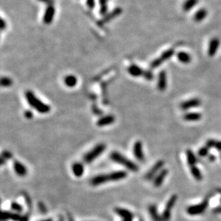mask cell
Listing matches in <instances>:
<instances>
[{
    "instance_id": "29",
    "label": "cell",
    "mask_w": 221,
    "mask_h": 221,
    "mask_svg": "<svg viewBox=\"0 0 221 221\" xmlns=\"http://www.w3.org/2000/svg\"><path fill=\"white\" fill-rule=\"evenodd\" d=\"M174 54H175V50H174V49L172 48L169 49L168 50H166L164 52V53H163V54H161V56L160 57V58L163 62L168 60V59H170Z\"/></svg>"
},
{
    "instance_id": "22",
    "label": "cell",
    "mask_w": 221,
    "mask_h": 221,
    "mask_svg": "<svg viewBox=\"0 0 221 221\" xmlns=\"http://www.w3.org/2000/svg\"><path fill=\"white\" fill-rule=\"evenodd\" d=\"M208 15V11L207 9H205L204 8L200 9L196 12V13L194 14V17H193V19L195 22H199L203 21L206 17Z\"/></svg>"
},
{
    "instance_id": "8",
    "label": "cell",
    "mask_w": 221,
    "mask_h": 221,
    "mask_svg": "<svg viewBox=\"0 0 221 221\" xmlns=\"http://www.w3.org/2000/svg\"><path fill=\"white\" fill-rule=\"evenodd\" d=\"M201 105V101L198 98H193L183 102L180 108L182 110H188L193 108H197Z\"/></svg>"
},
{
    "instance_id": "21",
    "label": "cell",
    "mask_w": 221,
    "mask_h": 221,
    "mask_svg": "<svg viewBox=\"0 0 221 221\" xmlns=\"http://www.w3.org/2000/svg\"><path fill=\"white\" fill-rule=\"evenodd\" d=\"M177 58L178 60L183 64H189L192 60L190 54L185 52H179L177 54Z\"/></svg>"
},
{
    "instance_id": "47",
    "label": "cell",
    "mask_w": 221,
    "mask_h": 221,
    "mask_svg": "<svg viewBox=\"0 0 221 221\" xmlns=\"http://www.w3.org/2000/svg\"><path fill=\"white\" fill-rule=\"evenodd\" d=\"M41 221H53V219H50V218H48V219L43 220H41Z\"/></svg>"
},
{
    "instance_id": "41",
    "label": "cell",
    "mask_w": 221,
    "mask_h": 221,
    "mask_svg": "<svg viewBox=\"0 0 221 221\" xmlns=\"http://www.w3.org/2000/svg\"><path fill=\"white\" fill-rule=\"evenodd\" d=\"M208 160H209L210 162H214L216 160V157L214 155H208Z\"/></svg>"
},
{
    "instance_id": "9",
    "label": "cell",
    "mask_w": 221,
    "mask_h": 221,
    "mask_svg": "<svg viewBox=\"0 0 221 221\" xmlns=\"http://www.w3.org/2000/svg\"><path fill=\"white\" fill-rule=\"evenodd\" d=\"M133 153L135 158L140 162H144L145 161V155L143 150V145L140 141L135 142V145L133 146Z\"/></svg>"
},
{
    "instance_id": "5",
    "label": "cell",
    "mask_w": 221,
    "mask_h": 221,
    "mask_svg": "<svg viewBox=\"0 0 221 221\" xmlns=\"http://www.w3.org/2000/svg\"><path fill=\"white\" fill-rule=\"evenodd\" d=\"M208 205H209V200L208 199H205L199 204L189 206L186 210V212L190 215H201L203 213H205V211L208 207Z\"/></svg>"
},
{
    "instance_id": "36",
    "label": "cell",
    "mask_w": 221,
    "mask_h": 221,
    "mask_svg": "<svg viewBox=\"0 0 221 221\" xmlns=\"http://www.w3.org/2000/svg\"><path fill=\"white\" fill-rule=\"evenodd\" d=\"M3 158L4 160H9V159L12 158V154L9 152V151H4L3 153H2V157Z\"/></svg>"
},
{
    "instance_id": "35",
    "label": "cell",
    "mask_w": 221,
    "mask_h": 221,
    "mask_svg": "<svg viewBox=\"0 0 221 221\" xmlns=\"http://www.w3.org/2000/svg\"><path fill=\"white\" fill-rule=\"evenodd\" d=\"M100 3L101 5V14H105L107 10V0H100Z\"/></svg>"
},
{
    "instance_id": "18",
    "label": "cell",
    "mask_w": 221,
    "mask_h": 221,
    "mask_svg": "<svg viewBox=\"0 0 221 221\" xmlns=\"http://www.w3.org/2000/svg\"><path fill=\"white\" fill-rule=\"evenodd\" d=\"M115 122V118L113 115H107L100 118L98 122H97V125L99 127L106 126L110 124L113 123Z\"/></svg>"
},
{
    "instance_id": "43",
    "label": "cell",
    "mask_w": 221,
    "mask_h": 221,
    "mask_svg": "<svg viewBox=\"0 0 221 221\" xmlns=\"http://www.w3.org/2000/svg\"><path fill=\"white\" fill-rule=\"evenodd\" d=\"M214 212L216 213H219V214H221V206L216 207L214 209Z\"/></svg>"
},
{
    "instance_id": "11",
    "label": "cell",
    "mask_w": 221,
    "mask_h": 221,
    "mask_svg": "<svg viewBox=\"0 0 221 221\" xmlns=\"http://www.w3.org/2000/svg\"><path fill=\"white\" fill-rule=\"evenodd\" d=\"M168 173L169 171L168 169H163V170H161L160 172L156 175V177L153 179L154 186L156 188L160 187V186L163 185V183L166 178V177L168 176Z\"/></svg>"
},
{
    "instance_id": "7",
    "label": "cell",
    "mask_w": 221,
    "mask_h": 221,
    "mask_svg": "<svg viewBox=\"0 0 221 221\" xmlns=\"http://www.w3.org/2000/svg\"><path fill=\"white\" fill-rule=\"evenodd\" d=\"M165 165V162L164 160H158L157 163H156L155 165H154L150 170L145 174V178L147 180H151L154 179L156 177V175L160 172L161 170H163V166Z\"/></svg>"
},
{
    "instance_id": "48",
    "label": "cell",
    "mask_w": 221,
    "mask_h": 221,
    "mask_svg": "<svg viewBox=\"0 0 221 221\" xmlns=\"http://www.w3.org/2000/svg\"><path fill=\"white\" fill-rule=\"evenodd\" d=\"M58 221H64V218L61 217L60 218H59V220Z\"/></svg>"
},
{
    "instance_id": "4",
    "label": "cell",
    "mask_w": 221,
    "mask_h": 221,
    "mask_svg": "<svg viewBox=\"0 0 221 221\" xmlns=\"http://www.w3.org/2000/svg\"><path fill=\"white\" fill-rule=\"evenodd\" d=\"M106 149V145L103 143H100L95 146L90 151L87 153L83 157V161L85 163H91L95 160L97 158L101 155Z\"/></svg>"
},
{
    "instance_id": "45",
    "label": "cell",
    "mask_w": 221,
    "mask_h": 221,
    "mask_svg": "<svg viewBox=\"0 0 221 221\" xmlns=\"http://www.w3.org/2000/svg\"><path fill=\"white\" fill-rule=\"evenodd\" d=\"M134 217H131V218H124L123 220V221H133V220Z\"/></svg>"
},
{
    "instance_id": "6",
    "label": "cell",
    "mask_w": 221,
    "mask_h": 221,
    "mask_svg": "<svg viewBox=\"0 0 221 221\" xmlns=\"http://www.w3.org/2000/svg\"><path fill=\"white\" fill-rule=\"evenodd\" d=\"M177 200H178V196L175 194L173 195L170 198V199L168 200L167 203H166L165 209H164L162 215H161L163 221H169L170 220L171 210H173L174 206H175Z\"/></svg>"
},
{
    "instance_id": "10",
    "label": "cell",
    "mask_w": 221,
    "mask_h": 221,
    "mask_svg": "<svg viewBox=\"0 0 221 221\" xmlns=\"http://www.w3.org/2000/svg\"><path fill=\"white\" fill-rule=\"evenodd\" d=\"M22 218V215L16 212H9V211L3 210L2 212V221H7L9 220L13 221H19Z\"/></svg>"
},
{
    "instance_id": "15",
    "label": "cell",
    "mask_w": 221,
    "mask_h": 221,
    "mask_svg": "<svg viewBox=\"0 0 221 221\" xmlns=\"http://www.w3.org/2000/svg\"><path fill=\"white\" fill-rule=\"evenodd\" d=\"M14 170L15 171V173L17 175H18L19 176H21V177H24L27 174V169L24 166L23 164L21 163L18 160H14Z\"/></svg>"
},
{
    "instance_id": "13",
    "label": "cell",
    "mask_w": 221,
    "mask_h": 221,
    "mask_svg": "<svg viewBox=\"0 0 221 221\" xmlns=\"http://www.w3.org/2000/svg\"><path fill=\"white\" fill-rule=\"evenodd\" d=\"M54 14H55V9H54L53 4H49L44 15V23L47 24H50L51 22L53 20Z\"/></svg>"
},
{
    "instance_id": "1",
    "label": "cell",
    "mask_w": 221,
    "mask_h": 221,
    "mask_svg": "<svg viewBox=\"0 0 221 221\" xmlns=\"http://www.w3.org/2000/svg\"><path fill=\"white\" fill-rule=\"evenodd\" d=\"M127 176H128V173L124 170H118L108 174H101L92 178L90 184L93 186H98L109 181H117L125 179Z\"/></svg>"
},
{
    "instance_id": "14",
    "label": "cell",
    "mask_w": 221,
    "mask_h": 221,
    "mask_svg": "<svg viewBox=\"0 0 221 221\" xmlns=\"http://www.w3.org/2000/svg\"><path fill=\"white\" fill-rule=\"evenodd\" d=\"M158 88L160 91H164L167 88V74L164 70L160 72L158 74Z\"/></svg>"
},
{
    "instance_id": "49",
    "label": "cell",
    "mask_w": 221,
    "mask_h": 221,
    "mask_svg": "<svg viewBox=\"0 0 221 221\" xmlns=\"http://www.w3.org/2000/svg\"><path fill=\"white\" fill-rule=\"evenodd\" d=\"M139 221H144V220H143V219H140V220H139Z\"/></svg>"
},
{
    "instance_id": "24",
    "label": "cell",
    "mask_w": 221,
    "mask_h": 221,
    "mask_svg": "<svg viewBox=\"0 0 221 221\" xmlns=\"http://www.w3.org/2000/svg\"><path fill=\"white\" fill-rule=\"evenodd\" d=\"M186 158H187L188 165H190V167L195 165L198 162L197 158H196L194 153L191 150H187L186 151Z\"/></svg>"
},
{
    "instance_id": "46",
    "label": "cell",
    "mask_w": 221,
    "mask_h": 221,
    "mask_svg": "<svg viewBox=\"0 0 221 221\" xmlns=\"http://www.w3.org/2000/svg\"><path fill=\"white\" fill-rule=\"evenodd\" d=\"M68 221H74L73 216H72L70 214H68Z\"/></svg>"
},
{
    "instance_id": "30",
    "label": "cell",
    "mask_w": 221,
    "mask_h": 221,
    "mask_svg": "<svg viewBox=\"0 0 221 221\" xmlns=\"http://www.w3.org/2000/svg\"><path fill=\"white\" fill-rule=\"evenodd\" d=\"M10 207L12 210L17 213H20L22 212V210H23V207H22L20 204H19V203L16 202H12L11 203Z\"/></svg>"
},
{
    "instance_id": "23",
    "label": "cell",
    "mask_w": 221,
    "mask_h": 221,
    "mask_svg": "<svg viewBox=\"0 0 221 221\" xmlns=\"http://www.w3.org/2000/svg\"><path fill=\"white\" fill-rule=\"evenodd\" d=\"M128 72L130 73L131 75H133L134 77H140V76H143L144 73L145 71L143 70L140 67H138L137 65H131L128 69Z\"/></svg>"
},
{
    "instance_id": "32",
    "label": "cell",
    "mask_w": 221,
    "mask_h": 221,
    "mask_svg": "<svg viewBox=\"0 0 221 221\" xmlns=\"http://www.w3.org/2000/svg\"><path fill=\"white\" fill-rule=\"evenodd\" d=\"M22 195L24 196V199H25L26 203H27V207H28V208H29V209H32V200H31L30 197H29V195L25 192L22 193Z\"/></svg>"
},
{
    "instance_id": "38",
    "label": "cell",
    "mask_w": 221,
    "mask_h": 221,
    "mask_svg": "<svg viewBox=\"0 0 221 221\" xmlns=\"http://www.w3.org/2000/svg\"><path fill=\"white\" fill-rule=\"evenodd\" d=\"M38 207L39 208V210L41 211V213H47V208L46 206L44 205L42 203H39Z\"/></svg>"
},
{
    "instance_id": "50",
    "label": "cell",
    "mask_w": 221,
    "mask_h": 221,
    "mask_svg": "<svg viewBox=\"0 0 221 221\" xmlns=\"http://www.w3.org/2000/svg\"><path fill=\"white\" fill-rule=\"evenodd\" d=\"M220 159H221V153H220Z\"/></svg>"
},
{
    "instance_id": "26",
    "label": "cell",
    "mask_w": 221,
    "mask_h": 221,
    "mask_svg": "<svg viewBox=\"0 0 221 221\" xmlns=\"http://www.w3.org/2000/svg\"><path fill=\"white\" fill-rule=\"evenodd\" d=\"M205 145L207 146V147L209 149L214 148L221 152V141L220 140H213V139H210V140H208L207 142H206Z\"/></svg>"
},
{
    "instance_id": "39",
    "label": "cell",
    "mask_w": 221,
    "mask_h": 221,
    "mask_svg": "<svg viewBox=\"0 0 221 221\" xmlns=\"http://www.w3.org/2000/svg\"><path fill=\"white\" fill-rule=\"evenodd\" d=\"M87 4L90 9H93L95 7V0H87Z\"/></svg>"
},
{
    "instance_id": "17",
    "label": "cell",
    "mask_w": 221,
    "mask_h": 221,
    "mask_svg": "<svg viewBox=\"0 0 221 221\" xmlns=\"http://www.w3.org/2000/svg\"><path fill=\"white\" fill-rule=\"evenodd\" d=\"M72 170H73V173L76 177L79 178L83 175L84 173V166L82 163L77 162L73 163V166H72Z\"/></svg>"
},
{
    "instance_id": "12",
    "label": "cell",
    "mask_w": 221,
    "mask_h": 221,
    "mask_svg": "<svg viewBox=\"0 0 221 221\" xmlns=\"http://www.w3.org/2000/svg\"><path fill=\"white\" fill-rule=\"evenodd\" d=\"M220 47V39L218 37H213L210 41L209 46H208V55L210 57H213L217 53L218 48Z\"/></svg>"
},
{
    "instance_id": "34",
    "label": "cell",
    "mask_w": 221,
    "mask_h": 221,
    "mask_svg": "<svg viewBox=\"0 0 221 221\" xmlns=\"http://www.w3.org/2000/svg\"><path fill=\"white\" fill-rule=\"evenodd\" d=\"M1 84H2V85L3 86V87H9V86H10L11 84H12V81L9 78H3L2 79Z\"/></svg>"
},
{
    "instance_id": "3",
    "label": "cell",
    "mask_w": 221,
    "mask_h": 221,
    "mask_svg": "<svg viewBox=\"0 0 221 221\" xmlns=\"http://www.w3.org/2000/svg\"><path fill=\"white\" fill-rule=\"evenodd\" d=\"M26 99L28 102L29 105L40 113H48L50 111V108L48 105H45L37 99L35 95L30 91H27L25 93Z\"/></svg>"
},
{
    "instance_id": "16",
    "label": "cell",
    "mask_w": 221,
    "mask_h": 221,
    "mask_svg": "<svg viewBox=\"0 0 221 221\" xmlns=\"http://www.w3.org/2000/svg\"><path fill=\"white\" fill-rule=\"evenodd\" d=\"M148 212L150 213L153 221H163L162 217H161V215H159L157 207H156L155 205L151 204L149 205Z\"/></svg>"
},
{
    "instance_id": "33",
    "label": "cell",
    "mask_w": 221,
    "mask_h": 221,
    "mask_svg": "<svg viewBox=\"0 0 221 221\" xmlns=\"http://www.w3.org/2000/svg\"><path fill=\"white\" fill-rule=\"evenodd\" d=\"M163 62L161 60V59L160 58H158L157 59H155V60H153L152 62V63L150 64V68L152 69H155L157 68L158 67H159L160 65V64H162V63Z\"/></svg>"
},
{
    "instance_id": "2",
    "label": "cell",
    "mask_w": 221,
    "mask_h": 221,
    "mask_svg": "<svg viewBox=\"0 0 221 221\" xmlns=\"http://www.w3.org/2000/svg\"><path fill=\"white\" fill-rule=\"evenodd\" d=\"M110 158L113 162L122 165L128 169V170L132 171V172H138L139 167L137 164L134 163L133 161L130 160L128 158L125 157V156L122 155L119 152L114 151V152L111 153Z\"/></svg>"
},
{
    "instance_id": "20",
    "label": "cell",
    "mask_w": 221,
    "mask_h": 221,
    "mask_svg": "<svg viewBox=\"0 0 221 221\" xmlns=\"http://www.w3.org/2000/svg\"><path fill=\"white\" fill-rule=\"evenodd\" d=\"M115 212L118 214L120 217H121L123 219L127 218H131L134 217L133 213L130 212V210L125 208H116L115 209Z\"/></svg>"
},
{
    "instance_id": "37",
    "label": "cell",
    "mask_w": 221,
    "mask_h": 221,
    "mask_svg": "<svg viewBox=\"0 0 221 221\" xmlns=\"http://www.w3.org/2000/svg\"><path fill=\"white\" fill-rule=\"evenodd\" d=\"M143 76L145 77V78L147 79V80H152L153 79V74L152 73V72L151 71H145V73H144Z\"/></svg>"
},
{
    "instance_id": "25",
    "label": "cell",
    "mask_w": 221,
    "mask_h": 221,
    "mask_svg": "<svg viewBox=\"0 0 221 221\" xmlns=\"http://www.w3.org/2000/svg\"><path fill=\"white\" fill-rule=\"evenodd\" d=\"M190 172L193 178H195L196 180L200 181L203 180V174L201 173V171L199 168L196 167L195 165L191 166L190 167Z\"/></svg>"
},
{
    "instance_id": "27",
    "label": "cell",
    "mask_w": 221,
    "mask_h": 221,
    "mask_svg": "<svg viewBox=\"0 0 221 221\" xmlns=\"http://www.w3.org/2000/svg\"><path fill=\"white\" fill-rule=\"evenodd\" d=\"M198 0H186L183 4V9L185 12H189L191 9L196 6Z\"/></svg>"
},
{
    "instance_id": "28",
    "label": "cell",
    "mask_w": 221,
    "mask_h": 221,
    "mask_svg": "<svg viewBox=\"0 0 221 221\" xmlns=\"http://www.w3.org/2000/svg\"><path fill=\"white\" fill-rule=\"evenodd\" d=\"M77 83H78V79H77L76 77L73 75L67 76L64 78V83H65L67 86L69 87V88H73V87L75 86Z\"/></svg>"
},
{
    "instance_id": "31",
    "label": "cell",
    "mask_w": 221,
    "mask_h": 221,
    "mask_svg": "<svg viewBox=\"0 0 221 221\" xmlns=\"http://www.w3.org/2000/svg\"><path fill=\"white\" fill-rule=\"evenodd\" d=\"M208 153H209V148H208L207 146H205V147H203L200 148L198 151V155L200 156V157H205L208 155Z\"/></svg>"
},
{
    "instance_id": "42",
    "label": "cell",
    "mask_w": 221,
    "mask_h": 221,
    "mask_svg": "<svg viewBox=\"0 0 221 221\" xmlns=\"http://www.w3.org/2000/svg\"><path fill=\"white\" fill-rule=\"evenodd\" d=\"M25 117L27 118L30 119L32 118V113L31 111H27L25 113Z\"/></svg>"
},
{
    "instance_id": "40",
    "label": "cell",
    "mask_w": 221,
    "mask_h": 221,
    "mask_svg": "<svg viewBox=\"0 0 221 221\" xmlns=\"http://www.w3.org/2000/svg\"><path fill=\"white\" fill-rule=\"evenodd\" d=\"M29 217H30V213H27L26 214H24L23 216H22L21 220L19 221H29Z\"/></svg>"
},
{
    "instance_id": "44",
    "label": "cell",
    "mask_w": 221,
    "mask_h": 221,
    "mask_svg": "<svg viewBox=\"0 0 221 221\" xmlns=\"http://www.w3.org/2000/svg\"><path fill=\"white\" fill-rule=\"evenodd\" d=\"M39 1L47 2L48 4H53V0H39Z\"/></svg>"
},
{
    "instance_id": "19",
    "label": "cell",
    "mask_w": 221,
    "mask_h": 221,
    "mask_svg": "<svg viewBox=\"0 0 221 221\" xmlns=\"http://www.w3.org/2000/svg\"><path fill=\"white\" fill-rule=\"evenodd\" d=\"M202 118V114L199 113H186L183 116V119L188 122L199 121Z\"/></svg>"
}]
</instances>
